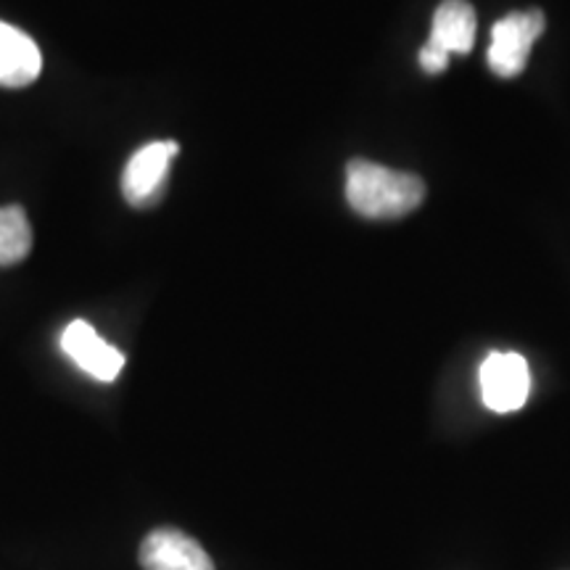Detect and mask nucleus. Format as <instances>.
Instances as JSON below:
<instances>
[{"label": "nucleus", "instance_id": "9", "mask_svg": "<svg viewBox=\"0 0 570 570\" xmlns=\"http://www.w3.org/2000/svg\"><path fill=\"white\" fill-rule=\"evenodd\" d=\"M32 248V227L21 206H0V265L11 267L27 259Z\"/></svg>", "mask_w": 570, "mask_h": 570}, {"label": "nucleus", "instance_id": "8", "mask_svg": "<svg viewBox=\"0 0 570 570\" xmlns=\"http://www.w3.org/2000/svg\"><path fill=\"white\" fill-rule=\"evenodd\" d=\"M475 30H479V19L468 0H444L433 13L428 46L446 56L470 53L475 46Z\"/></svg>", "mask_w": 570, "mask_h": 570}, {"label": "nucleus", "instance_id": "5", "mask_svg": "<svg viewBox=\"0 0 570 570\" xmlns=\"http://www.w3.org/2000/svg\"><path fill=\"white\" fill-rule=\"evenodd\" d=\"M61 348L77 367L96 377V381H117V375L125 367V354L98 336L96 327L85 323V320H75V323L63 327Z\"/></svg>", "mask_w": 570, "mask_h": 570}, {"label": "nucleus", "instance_id": "4", "mask_svg": "<svg viewBox=\"0 0 570 570\" xmlns=\"http://www.w3.org/2000/svg\"><path fill=\"white\" fill-rule=\"evenodd\" d=\"M180 151L175 140H154L138 148L122 173V194L132 206H146L159 196L164 177L169 175L173 159Z\"/></svg>", "mask_w": 570, "mask_h": 570}, {"label": "nucleus", "instance_id": "10", "mask_svg": "<svg viewBox=\"0 0 570 570\" xmlns=\"http://www.w3.org/2000/svg\"><path fill=\"white\" fill-rule=\"evenodd\" d=\"M417 61H420V67H423V71H428V75H439V71H444L449 67V56L436 51V48H431L428 42L420 48Z\"/></svg>", "mask_w": 570, "mask_h": 570}, {"label": "nucleus", "instance_id": "1", "mask_svg": "<svg viewBox=\"0 0 570 570\" xmlns=\"http://www.w3.org/2000/svg\"><path fill=\"white\" fill-rule=\"evenodd\" d=\"M425 198V183L417 175L399 173L367 159H352L346 167V202L360 217L399 219L415 212Z\"/></svg>", "mask_w": 570, "mask_h": 570}, {"label": "nucleus", "instance_id": "3", "mask_svg": "<svg viewBox=\"0 0 570 570\" xmlns=\"http://www.w3.org/2000/svg\"><path fill=\"white\" fill-rule=\"evenodd\" d=\"M481 399L491 412L508 415L518 412L531 396V367L525 356L515 352H494L483 360Z\"/></svg>", "mask_w": 570, "mask_h": 570}, {"label": "nucleus", "instance_id": "6", "mask_svg": "<svg viewBox=\"0 0 570 570\" xmlns=\"http://www.w3.org/2000/svg\"><path fill=\"white\" fill-rule=\"evenodd\" d=\"M142 570H214L209 552L188 533L161 525L140 544Z\"/></svg>", "mask_w": 570, "mask_h": 570}, {"label": "nucleus", "instance_id": "7", "mask_svg": "<svg viewBox=\"0 0 570 570\" xmlns=\"http://www.w3.org/2000/svg\"><path fill=\"white\" fill-rule=\"evenodd\" d=\"M42 53L30 35L0 21V88H27L40 77Z\"/></svg>", "mask_w": 570, "mask_h": 570}, {"label": "nucleus", "instance_id": "2", "mask_svg": "<svg viewBox=\"0 0 570 570\" xmlns=\"http://www.w3.org/2000/svg\"><path fill=\"white\" fill-rule=\"evenodd\" d=\"M544 13L539 9L515 11L499 19L491 30V46L487 53L489 69L499 77H518L531 59L533 42L544 32Z\"/></svg>", "mask_w": 570, "mask_h": 570}]
</instances>
